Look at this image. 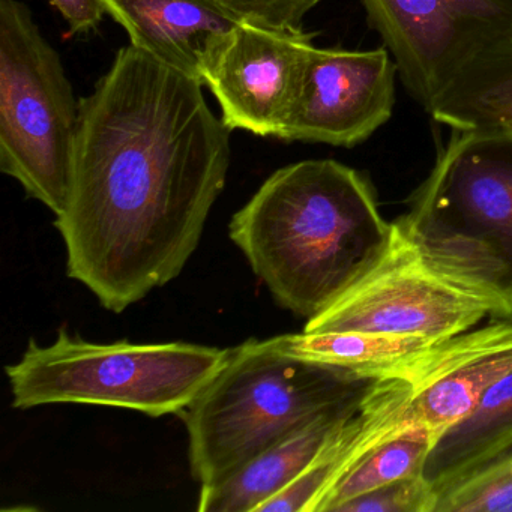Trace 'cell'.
<instances>
[{
    "mask_svg": "<svg viewBox=\"0 0 512 512\" xmlns=\"http://www.w3.org/2000/svg\"><path fill=\"white\" fill-rule=\"evenodd\" d=\"M428 113L452 130L493 127L512 116V40L493 44L469 59Z\"/></svg>",
    "mask_w": 512,
    "mask_h": 512,
    "instance_id": "cell-17",
    "label": "cell"
},
{
    "mask_svg": "<svg viewBox=\"0 0 512 512\" xmlns=\"http://www.w3.org/2000/svg\"><path fill=\"white\" fill-rule=\"evenodd\" d=\"M442 434L419 422H409L392 436L374 445L347 470L320 500L316 512H337L359 494L398 479L422 475L425 461Z\"/></svg>",
    "mask_w": 512,
    "mask_h": 512,
    "instance_id": "cell-18",
    "label": "cell"
},
{
    "mask_svg": "<svg viewBox=\"0 0 512 512\" xmlns=\"http://www.w3.org/2000/svg\"><path fill=\"white\" fill-rule=\"evenodd\" d=\"M361 403L316 419L278 440L232 475L200 485L197 511L257 512L260 505L289 487L310 466L326 440Z\"/></svg>",
    "mask_w": 512,
    "mask_h": 512,
    "instance_id": "cell-14",
    "label": "cell"
},
{
    "mask_svg": "<svg viewBox=\"0 0 512 512\" xmlns=\"http://www.w3.org/2000/svg\"><path fill=\"white\" fill-rule=\"evenodd\" d=\"M265 341L284 355L340 368L368 380L394 376L404 364L440 343L409 335L308 331L277 335Z\"/></svg>",
    "mask_w": 512,
    "mask_h": 512,
    "instance_id": "cell-16",
    "label": "cell"
},
{
    "mask_svg": "<svg viewBox=\"0 0 512 512\" xmlns=\"http://www.w3.org/2000/svg\"><path fill=\"white\" fill-rule=\"evenodd\" d=\"M314 37L239 22L208 44L200 80L217 98L230 131L278 139L316 47Z\"/></svg>",
    "mask_w": 512,
    "mask_h": 512,
    "instance_id": "cell-8",
    "label": "cell"
},
{
    "mask_svg": "<svg viewBox=\"0 0 512 512\" xmlns=\"http://www.w3.org/2000/svg\"><path fill=\"white\" fill-rule=\"evenodd\" d=\"M437 493L424 476L398 479L359 494L337 512H434Z\"/></svg>",
    "mask_w": 512,
    "mask_h": 512,
    "instance_id": "cell-20",
    "label": "cell"
},
{
    "mask_svg": "<svg viewBox=\"0 0 512 512\" xmlns=\"http://www.w3.org/2000/svg\"><path fill=\"white\" fill-rule=\"evenodd\" d=\"M410 97L433 106L455 74L484 50L442 0H361Z\"/></svg>",
    "mask_w": 512,
    "mask_h": 512,
    "instance_id": "cell-11",
    "label": "cell"
},
{
    "mask_svg": "<svg viewBox=\"0 0 512 512\" xmlns=\"http://www.w3.org/2000/svg\"><path fill=\"white\" fill-rule=\"evenodd\" d=\"M397 74L386 47H314L278 140L361 145L392 118Z\"/></svg>",
    "mask_w": 512,
    "mask_h": 512,
    "instance_id": "cell-9",
    "label": "cell"
},
{
    "mask_svg": "<svg viewBox=\"0 0 512 512\" xmlns=\"http://www.w3.org/2000/svg\"><path fill=\"white\" fill-rule=\"evenodd\" d=\"M68 23V35H83L97 31L106 8L103 0H49Z\"/></svg>",
    "mask_w": 512,
    "mask_h": 512,
    "instance_id": "cell-23",
    "label": "cell"
},
{
    "mask_svg": "<svg viewBox=\"0 0 512 512\" xmlns=\"http://www.w3.org/2000/svg\"><path fill=\"white\" fill-rule=\"evenodd\" d=\"M412 388L401 377L373 383L361 406L326 440L310 466L257 512H316L326 491L374 445L412 421Z\"/></svg>",
    "mask_w": 512,
    "mask_h": 512,
    "instance_id": "cell-12",
    "label": "cell"
},
{
    "mask_svg": "<svg viewBox=\"0 0 512 512\" xmlns=\"http://www.w3.org/2000/svg\"><path fill=\"white\" fill-rule=\"evenodd\" d=\"M493 127L503 128V130L512 131V116H508V118L502 119V121H499L497 122V124H494Z\"/></svg>",
    "mask_w": 512,
    "mask_h": 512,
    "instance_id": "cell-24",
    "label": "cell"
},
{
    "mask_svg": "<svg viewBox=\"0 0 512 512\" xmlns=\"http://www.w3.org/2000/svg\"><path fill=\"white\" fill-rule=\"evenodd\" d=\"M395 232L368 179L334 160L281 167L229 224L230 239L274 301L305 320L371 271Z\"/></svg>",
    "mask_w": 512,
    "mask_h": 512,
    "instance_id": "cell-2",
    "label": "cell"
},
{
    "mask_svg": "<svg viewBox=\"0 0 512 512\" xmlns=\"http://www.w3.org/2000/svg\"><path fill=\"white\" fill-rule=\"evenodd\" d=\"M203 83L122 47L80 100L70 191L55 227L67 274L112 313L172 283L199 247L232 146Z\"/></svg>",
    "mask_w": 512,
    "mask_h": 512,
    "instance_id": "cell-1",
    "label": "cell"
},
{
    "mask_svg": "<svg viewBox=\"0 0 512 512\" xmlns=\"http://www.w3.org/2000/svg\"><path fill=\"white\" fill-rule=\"evenodd\" d=\"M511 370L512 320H502L440 341L392 377L412 388V421L443 434Z\"/></svg>",
    "mask_w": 512,
    "mask_h": 512,
    "instance_id": "cell-10",
    "label": "cell"
},
{
    "mask_svg": "<svg viewBox=\"0 0 512 512\" xmlns=\"http://www.w3.org/2000/svg\"><path fill=\"white\" fill-rule=\"evenodd\" d=\"M80 100L31 8L0 0V172L31 199L64 212Z\"/></svg>",
    "mask_w": 512,
    "mask_h": 512,
    "instance_id": "cell-6",
    "label": "cell"
},
{
    "mask_svg": "<svg viewBox=\"0 0 512 512\" xmlns=\"http://www.w3.org/2000/svg\"><path fill=\"white\" fill-rule=\"evenodd\" d=\"M512 455V370L482 395L475 409L445 431L422 476L442 494L479 470Z\"/></svg>",
    "mask_w": 512,
    "mask_h": 512,
    "instance_id": "cell-15",
    "label": "cell"
},
{
    "mask_svg": "<svg viewBox=\"0 0 512 512\" xmlns=\"http://www.w3.org/2000/svg\"><path fill=\"white\" fill-rule=\"evenodd\" d=\"M454 19L484 49L512 40V0H442Z\"/></svg>",
    "mask_w": 512,
    "mask_h": 512,
    "instance_id": "cell-21",
    "label": "cell"
},
{
    "mask_svg": "<svg viewBox=\"0 0 512 512\" xmlns=\"http://www.w3.org/2000/svg\"><path fill=\"white\" fill-rule=\"evenodd\" d=\"M103 4L106 14L125 29L131 46L197 80L208 44L239 23L212 0H103Z\"/></svg>",
    "mask_w": 512,
    "mask_h": 512,
    "instance_id": "cell-13",
    "label": "cell"
},
{
    "mask_svg": "<svg viewBox=\"0 0 512 512\" xmlns=\"http://www.w3.org/2000/svg\"><path fill=\"white\" fill-rule=\"evenodd\" d=\"M229 349L184 343H94L59 329L49 346L29 341L5 373L13 407L86 404L181 415L220 373Z\"/></svg>",
    "mask_w": 512,
    "mask_h": 512,
    "instance_id": "cell-5",
    "label": "cell"
},
{
    "mask_svg": "<svg viewBox=\"0 0 512 512\" xmlns=\"http://www.w3.org/2000/svg\"><path fill=\"white\" fill-rule=\"evenodd\" d=\"M374 382L284 355L257 338L232 347L220 373L179 415L194 481L232 475L293 431L361 403Z\"/></svg>",
    "mask_w": 512,
    "mask_h": 512,
    "instance_id": "cell-4",
    "label": "cell"
},
{
    "mask_svg": "<svg viewBox=\"0 0 512 512\" xmlns=\"http://www.w3.org/2000/svg\"><path fill=\"white\" fill-rule=\"evenodd\" d=\"M485 316H490L487 305L428 268L397 227L382 260L326 310L308 319L304 331L442 341L469 331Z\"/></svg>",
    "mask_w": 512,
    "mask_h": 512,
    "instance_id": "cell-7",
    "label": "cell"
},
{
    "mask_svg": "<svg viewBox=\"0 0 512 512\" xmlns=\"http://www.w3.org/2000/svg\"><path fill=\"white\" fill-rule=\"evenodd\" d=\"M394 223L428 268L512 320V131L454 130Z\"/></svg>",
    "mask_w": 512,
    "mask_h": 512,
    "instance_id": "cell-3",
    "label": "cell"
},
{
    "mask_svg": "<svg viewBox=\"0 0 512 512\" xmlns=\"http://www.w3.org/2000/svg\"><path fill=\"white\" fill-rule=\"evenodd\" d=\"M238 22L278 31H304L308 13L325 0H212Z\"/></svg>",
    "mask_w": 512,
    "mask_h": 512,
    "instance_id": "cell-22",
    "label": "cell"
},
{
    "mask_svg": "<svg viewBox=\"0 0 512 512\" xmlns=\"http://www.w3.org/2000/svg\"><path fill=\"white\" fill-rule=\"evenodd\" d=\"M434 512H512V455L443 491Z\"/></svg>",
    "mask_w": 512,
    "mask_h": 512,
    "instance_id": "cell-19",
    "label": "cell"
}]
</instances>
